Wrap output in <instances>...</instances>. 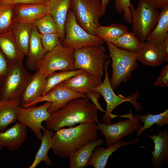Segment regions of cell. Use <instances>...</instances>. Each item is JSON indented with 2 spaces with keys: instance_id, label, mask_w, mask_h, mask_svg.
I'll return each mask as SVG.
<instances>
[{
  "instance_id": "6da1fadb",
  "label": "cell",
  "mask_w": 168,
  "mask_h": 168,
  "mask_svg": "<svg viewBox=\"0 0 168 168\" xmlns=\"http://www.w3.org/2000/svg\"><path fill=\"white\" fill-rule=\"evenodd\" d=\"M99 110L88 97L76 98L51 114L44 122L47 129L54 132L64 127H73L78 123H96Z\"/></svg>"
},
{
  "instance_id": "7a4b0ae2",
  "label": "cell",
  "mask_w": 168,
  "mask_h": 168,
  "mask_svg": "<svg viewBox=\"0 0 168 168\" xmlns=\"http://www.w3.org/2000/svg\"><path fill=\"white\" fill-rule=\"evenodd\" d=\"M97 125L94 123H80L75 127L63 128L52 137L51 149L54 153L63 158H69L77 150L96 139Z\"/></svg>"
},
{
  "instance_id": "3957f363",
  "label": "cell",
  "mask_w": 168,
  "mask_h": 168,
  "mask_svg": "<svg viewBox=\"0 0 168 168\" xmlns=\"http://www.w3.org/2000/svg\"><path fill=\"white\" fill-rule=\"evenodd\" d=\"M105 42L112 61V75L110 82L114 90L121 82L126 83L130 79L132 72L137 67V61L139 52L123 50L111 42Z\"/></svg>"
},
{
  "instance_id": "277c9868",
  "label": "cell",
  "mask_w": 168,
  "mask_h": 168,
  "mask_svg": "<svg viewBox=\"0 0 168 168\" xmlns=\"http://www.w3.org/2000/svg\"><path fill=\"white\" fill-rule=\"evenodd\" d=\"M33 76L23 63L10 64L6 76L0 86V101L21 99Z\"/></svg>"
},
{
  "instance_id": "5b68a950",
  "label": "cell",
  "mask_w": 168,
  "mask_h": 168,
  "mask_svg": "<svg viewBox=\"0 0 168 168\" xmlns=\"http://www.w3.org/2000/svg\"><path fill=\"white\" fill-rule=\"evenodd\" d=\"M102 45L88 46L75 49L74 69H82L94 75L102 82L104 65L109 56Z\"/></svg>"
},
{
  "instance_id": "8992f818",
  "label": "cell",
  "mask_w": 168,
  "mask_h": 168,
  "mask_svg": "<svg viewBox=\"0 0 168 168\" xmlns=\"http://www.w3.org/2000/svg\"><path fill=\"white\" fill-rule=\"evenodd\" d=\"M110 62V59L108 58L104 63V70L105 77L104 81L92 90L99 92L106 102V109L101 120L107 124L111 123L113 118L114 117V115L112 114L113 110L123 102H130L138 111L142 109L141 104L137 101L140 95L139 91H136L127 97H124L120 94L117 96L114 93L110 83L108 72L109 65Z\"/></svg>"
},
{
  "instance_id": "52a82bcc",
  "label": "cell",
  "mask_w": 168,
  "mask_h": 168,
  "mask_svg": "<svg viewBox=\"0 0 168 168\" xmlns=\"http://www.w3.org/2000/svg\"><path fill=\"white\" fill-rule=\"evenodd\" d=\"M70 8L77 22L89 34L96 35L95 29L101 26L99 19L105 14L99 0H70Z\"/></svg>"
},
{
  "instance_id": "ba28073f",
  "label": "cell",
  "mask_w": 168,
  "mask_h": 168,
  "mask_svg": "<svg viewBox=\"0 0 168 168\" xmlns=\"http://www.w3.org/2000/svg\"><path fill=\"white\" fill-rule=\"evenodd\" d=\"M131 24L134 32L137 38L142 42L146 39L156 26L159 13L142 0H138L136 8H130Z\"/></svg>"
},
{
  "instance_id": "9c48e42d",
  "label": "cell",
  "mask_w": 168,
  "mask_h": 168,
  "mask_svg": "<svg viewBox=\"0 0 168 168\" xmlns=\"http://www.w3.org/2000/svg\"><path fill=\"white\" fill-rule=\"evenodd\" d=\"M65 37L61 43L64 47L76 49L88 46L102 45L105 41L100 37L90 34L77 23L70 8L65 24Z\"/></svg>"
},
{
  "instance_id": "30bf717a",
  "label": "cell",
  "mask_w": 168,
  "mask_h": 168,
  "mask_svg": "<svg viewBox=\"0 0 168 168\" xmlns=\"http://www.w3.org/2000/svg\"><path fill=\"white\" fill-rule=\"evenodd\" d=\"M75 49L63 46L60 43L51 51L47 52L38 64L47 78L54 72L74 70Z\"/></svg>"
},
{
  "instance_id": "8fae6325",
  "label": "cell",
  "mask_w": 168,
  "mask_h": 168,
  "mask_svg": "<svg viewBox=\"0 0 168 168\" xmlns=\"http://www.w3.org/2000/svg\"><path fill=\"white\" fill-rule=\"evenodd\" d=\"M140 115L138 114L133 116L132 114L126 120L113 124L98 122V129L105 137L107 147L121 140L123 137L140 130L142 127Z\"/></svg>"
},
{
  "instance_id": "7c38bea8",
  "label": "cell",
  "mask_w": 168,
  "mask_h": 168,
  "mask_svg": "<svg viewBox=\"0 0 168 168\" xmlns=\"http://www.w3.org/2000/svg\"><path fill=\"white\" fill-rule=\"evenodd\" d=\"M51 104L50 102L46 101L43 105L38 107L25 108L20 105L16 109L19 122L29 127L40 140L43 136L41 130L44 128L42 123L50 115L48 110Z\"/></svg>"
},
{
  "instance_id": "4fadbf2b",
  "label": "cell",
  "mask_w": 168,
  "mask_h": 168,
  "mask_svg": "<svg viewBox=\"0 0 168 168\" xmlns=\"http://www.w3.org/2000/svg\"><path fill=\"white\" fill-rule=\"evenodd\" d=\"M87 97L86 94L73 91L61 82L51 88L45 95L40 97L30 105L34 106L37 103L44 101L51 103L48 109L50 114L64 107L71 100L78 98Z\"/></svg>"
},
{
  "instance_id": "5bb4252c",
  "label": "cell",
  "mask_w": 168,
  "mask_h": 168,
  "mask_svg": "<svg viewBox=\"0 0 168 168\" xmlns=\"http://www.w3.org/2000/svg\"><path fill=\"white\" fill-rule=\"evenodd\" d=\"M49 2L43 4L15 5L13 9L14 21L32 24L38 19L49 14Z\"/></svg>"
},
{
  "instance_id": "9a60e30c",
  "label": "cell",
  "mask_w": 168,
  "mask_h": 168,
  "mask_svg": "<svg viewBox=\"0 0 168 168\" xmlns=\"http://www.w3.org/2000/svg\"><path fill=\"white\" fill-rule=\"evenodd\" d=\"M27 138V127L19 122L10 128L0 132V150L4 147L14 151L18 150Z\"/></svg>"
},
{
  "instance_id": "2e32d148",
  "label": "cell",
  "mask_w": 168,
  "mask_h": 168,
  "mask_svg": "<svg viewBox=\"0 0 168 168\" xmlns=\"http://www.w3.org/2000/svg\"><path fill=\"white\" fill-rule=\"evenodd\" d=\"M47 78L41 70L39 68L26 87L20 100L21 106L25 108L30 105L43 96L46 83Z\"/></svg>"
},
{
  "instance_id": "e0dca14e",
  "label": "cell",
  "mask_w": 168,
  "mask_h": 168,
  "mask_svg": "<svg viewBox=\"0 0 168 168\" xmlns=\"http://www.w3.org/2000/svg\"><path fill=\"white\" fill-rule=\"evenodd\" d=\"M64 86L71 91L86 94L100 84L98 79L90 72L84 70L63 82Z\"/></svg>"
},
{
  "instance_id": "ac0fdd59",
  "label": "cell",
  "mask_w": 168,
  "mask_h": 168,
  "mask_svg": "<svg viewBox=\"0 0 168 168\" xmlns=\"http://www.w3.org/2000/svg\"><path fill=\"white\" fill-rule=\"evenodd\" d=\"M148 136L152 139L154 143V149L151 151L152 157L151 165L154 168L163 165L165 161L168 162V132L166 129L158 132L157 134Z\"/></svg>"
},
{
  "instance_id": "d6986e66",
  "label": "cell",
  "mask_w": 168,
  "mask_h": 168,
  "mask_svg": "<svg viewBox=\"0 0 168 168\" xmlns=\"http://www.w3.org/2000/svg\"><path fill=\"white\" fill-rule=\"evenodd\" d=\"M139 140V136H137L130 141L120 140L107 148L98 146L94 150L89 159L88 165L91 166L94 168H104L109 157L113 152L121 147L135 144Z\"/></svg>"
},
{
  "instance_id": "ffe728a7",
  "label": "cell",
  "mask_w": 168,
  "mask_h": 168,
  "mask_svg": "<svg viewBox=\"0 0 168 168\" xmlns=\"http://www.w3.org/2000/svg\"><path fill=\"white\" fill-rule=\"evenodd\" d=\"M47 53L42 43L38 29L33 26L26 61V67L31 71H36L38 70V63Z\"/></svg>"
},
{
  "instance_id": "44dd1931",
  "label": "cell",
  "mask_w": 168,
  "mask_h": 168,
  "mask_svg": "<svg viewBox=\"0 0 168 168\" xmlns=\"http://www.w3.org/2000/svg\"><path fill=\"white\" fill-rule=\"evenodd\" d=\"M0 50L10 65L23 62L25 55L19 50L11 30L0 33Z\"/></svg>"
},
{
  "instance_id": "7402d4cb",
  "label": "cell",
  "mask_w": 168,
  "mask_h": 168,
  "mask_svg": "<svg viewBox=\"0 0 168 168\" xmlns=\"http://www.w3.org/2000/svg\"><path fill=\"white\" fill-rule=\"evenodd\" d=\"M49 14L56 24L61 43L65 36L64 26L67 15L70 6V0H55L49 2Z\"/></svg>"
},
{
  "instance_id": "603a6c76",
  "label": "cell",
  "mask_w": 168,
  "mask_h": 168,
  "mask_svg": "<svg viewBox=\"0 0 168 168\" xmlns=\"http://www.w3.org/2000/svg\"><path fill=\"white\" fill-rule=\"evenodd\" d=\"M104 142L102 139L98 138L96 140L88 143L77 150L69 158V168H84L87 166L95 148Z\"/></svg>"
},
{
  "instance_id": "cb8c5ba5",
  "label": "cell",
  "mask_w": 168,
  "mask_h": 168,
  "mask_svg": "<svg viewBox=\"0 0 168 168\" xmlns=\"http://www.w3.org/2000/svg\"><path fill=\"white\" fill-rule=\"evenodd\" d=\"M33 26L32 24L14 21L10 30L17 47L25 56H27Z\"/></svg>"
},
{
  "instance_id": "d4e9b609",
  "label": "cell",
  "mask_w": 168,
  "mask_h": 168,
  "mask_svg": "<svg viewBox=\"0 0 168 168\" xmlns=\"http://www.w3.org/2000/svg\"><path fill=\"white\" fill-rule=\"evenodd\" d=\"M137 60L147 66L160 65L163 62L160 46L147 41L142 42Z\"/></svg>"
},
{
  "instance_id": "484cf974",
  "label": "cell",
  "mask_w": 168,
  "mask_h": 168,
  "mask_svg": "<svg viewBox=\"0 0 168 168\" xmlns=\"http://www.w3.org/2000/svg\"><path fill=\"white\" fill-rule=\"evenodd\" d=\"M168 36V6L162 9L157 23L147 36L146 41L160 46Z\"/></svg>"
},
{
  "instance_id": "4316f807",
  "label": "cell",
  "mask_w": 168,
  "mask_h": 168,
  "mask_svg": "<svg viewBox=\"0 0 168 168\" xmlns=\"http://www.w3.org/2000/svg\"><path fill=\"white\" fill-rule=\"evenodd\" d=\"M21 99L9 101H0V132L6 129L17 119L16 109L21 105Z\"/></svg>"
},
{
  "instance_id": "83f0119b",
  "label": "cell",
  "mask_w": 168,
  "mask_h": 168,
  "mask_svg": "<svg viewBox=\"0 0 168 168\" xmlns=\"http://www.w3.org/2000/svg\"><path fill=\"white\" fill-rule=\"evenodd\" d=\"M40 146L37 152L34 161L29 168H35L41 162L44 161L46 165L51 166L52 162L49 157L48 153L52 147V137L53 131L44 128Z\"/></svg>"
},
{
  "instance_id": "f1b7e54d",
  "label": "cell",
  "mask_w": 168,
  "mask_h": 168,
  "mask_svg": "<svg viewBox=\"0 0 168 168\" xmlns=\"http://www.w3.org/2000/svg\"><path fill=\"white\" fill-rule=\"evenodd\" d=\"M129 30L124 25L112 23L108 26L101 25L95 29V32L96 35L105 41L112 43Z\"/></svg>"
},
{
  "instance_id": "f546056e",
  "label": "cell",
  "mask_w": 168,
  "mask_h": 168,
  "mask_svg": "<svg viewBox=\"0 0 168 168\" xmlns=\"http://www.w3.org/2000/svg\"><path fill=\"white\" fill-rule=\"evenodd\" d=\"M112 43L120 49L131 52H139L142 42L137 38L132 30L124 34Z\"/></svg>"
},
{
  "instance_id": "4dcf8cb0",
  "label": "cell",
  "mask_w": 168,
  "mask_h": 168,
  "mask_svg": "<svg viewBox=\"0 0 168 168\" xmlns=\"http://www.w3.org/2000/svg\"><path fill=\"white\" fill-rule=\"evenodd\" d=\"M140 122L143 123L144 125L141 129L137 131L136 134L139 136L142 132L148 129L155 124L160 127H163L168 124V109L162 113L151 114H150L140 115Z\"/></svg>"
},
{
  "instance_id": "1f68e13d",
  "label": "cell",
  "mask_w": 168,
  "mask_h": 168,
  "mask_svg": "<svg viewBox=\"0 0 168 168\" xmlns=\"http://www.w3.org/2000/svg\"><path fill=\"white\" fill-rule=\"evenodd\" d=\"M84 70L78 69L53 72L47 78L46 85L43 96L46 94L51 88L56 85L82 72Z\"/></svg>"
},
{
  "instance_id": "d6a6232c",
  "label": "cell",
  "mask_w": 168,
  "mask_h": 168,
  "mask_svg": "<svg viewBox=\"0 0 168 168\" xmlns=\"http://www.w3.org/2000/svg\"><path fill=\"white\" fill-rule=\"evenodd\" d=\"M32 24L38 30L39 33L41 34L58 33L56 24L49 14L38 19Z\"/></svg>"
},
{
  "instance_id": "836d02e7",
  "label": "cell",
  "mask_w": 168,
  "mask_h": 168,
  "mask_svg": "<svg viewBox=\"0 0 168 168\" xmlns=\"http://www.w3.org/2000/svg\"><path fill=\"white\" fill-rule=\"evenodd\" d=\"M15 5H8L0 12V33L10 30L14 22L13 9Z\"/></svg>"
},
{
  "instance_id": "e575fe53",
  "label": "cell",
  "mask_w": 168,
  "mask_h": 168,
  "mask_svg": "<svg viewBox=\"0 0 168 168\" xmlns=\"http://www.w3.org/2000/svg\"><path fill=\"white\" fill-rule=\"evenodd\" d=\"M39 34L42 44L47 52L53 49L60 42L58 33Z\"/></svg>"
},
{
  "instance_id": "d590c367",
  "label": "cell",
  "mask_w": 168,
  "mask_h": 168,
  "mask_svg": "<svg viewBox=\"0 0 168 168\" xmlns=\"http://www.w3.org/2000/svg\"><path fill=\"white\" fill-rule=\"evenodd\" d=\"M114 8L118 13L123 14L124 20L128 23L131 24V18L130 8L134 6L130 0H115Z\"/></svg>"
},
{
  "instance_id": "8d00e7d4",
  "label": "cell",
  "mask_w": 168,
  "mask_h": 168,
  "mask_svg": "<svg viewBox=\"0 0 168 168\" xmlns=\"http://www.w3.org/2000/svg\"><path fill=\"white\" fill-rule=\"evenodd\" d=\"M154 85L161 87L168 86V64L162 69L160 74Z\"/></svg>"
},
{
  "instance_id": "74e56055",
  "label": "cell",
  "mask_w": 168,
  "mask_h": 168,
  "mask_svg": "<svg viewBox=\"0 0 168 168\" xmlns=\"http://www.w3.org/2000/svg\"><path fill=\"white\" fill-rule=\"evenodd\" d=\"M10 64L0 50V86L7 73Z\"/></svg>"
},
{
  "instance_id": "f35d334b",
  "label": "cell",
  "mask_w": 168,
  "mask_h": 168,
  "mask_svg": "<svg viewBox=\"0 0 168 168\" xmlns=\"http://www.w3.org/2000/svg\"><path fill=\"white\" fill-rule=\"evenodd\" d=\"M48 0H0V5L43 4Z\"/></svg>"
},
{
  "instance_id": "ab89813d",
  "label": "cell",
  "mask_w": 168,
  "mask_h": 168,
  "mask_svg": "<svg viewBox=\"0 0 168 168\" xmlns=\"http://www.w3.org/2000/svg\"><path fill=\"white\" fill-rule=\"evenodd\" d=\"M101 95L99 92L94 91L86 94L87 97L91 100L92 103L99 110L102 112H105V111L101 107L98 102Z\"/></svg>"
},
{
  "instance_id": "60d3db41",
  "label": "cell",
  "mask_w": 168,
  "mask_h": 168,
  "mask_svg": "<svg viewBox=\"0 0 168 168\" xmlns=\"http://www.w3.org/2000/svg\"><path fill=\"white\" fill-rule=\"evenodd\" d=\"M156 10L168 6V0H142Z\"/></svg>"
},
{
  "instance_id": "b9f144b4",
  "label": "cell",
  "mask_w": 168,
  "mask_h": 168,
  "mask_svg": "<svg viewBox=\"0 0 168 168\" xmlns=\"http://www.w3.org/2000/svg\"><path fill=\"white\" fill-rule=\"evenodd\" d=\"M160 46L163 62H167L168 60V36Z\"/></svg>"
},
{
  "instance_id": "7bdbcfd3",
  "label": "cell",
  "mask_w": 168,
  "mask_h": 168,
  "mask_svg": "<svg viewBox=\"0 0 168 168\" xmlns=\"http://www.w3.org/2000/svg\"><path fill=\"white\" fill-rule=\"evenodd\" d=\"M110 1V0H100L102 8L105 12L106 7L109 3Z\"/></svg>"
},
{
  "instance_id": "ee69618b",
  "label": "cell",
  "mask_w": 168,
  "mask_h": 168,
  "mask_svg": "<svg viewBox=\"0 0 168 168\" xmlns=\"http://www.w3.org/2000/svg\"><path fill=\"white\" fill-rule=\"evenodd\" d=\"M8 5H0V12L4 8Z\"/></svg>"
},
{
  "instance_id": "f6af8a7d",
  "label": "cell",
  "mask_w": 168,
  "mask_h": 168,
  "mask_svg": "<svg viewBox=\"0 0 168 168\" xmlns=\"http://www.w3.org/2000/svg\"><path fill=\"white\" fill-rule=\"evenodd\" d=\"M50 2H52L55 1V0H48Z\"/></svg>"
},
{
  "instance_id": "bcb514c9",
  "label": "cell",
  "mask_w": 168,
  "mask_h": 168,
  "mask_svg": "<svg viewBox=\"0 0 168 168\" xmlns=\"http://www.w3.org/2000/svg\"></svg>"
},
{
  "instance_id": "7dc6e473",
  "label": "cell",
  "mask_w": 168,
  "mask_h": 168,
  "mask_svg": "<svg viewBox=\"0 0 168 168\" xmlns=\"http://www.w3.org/2000/svg\"></svg>"
}]
</instances>
